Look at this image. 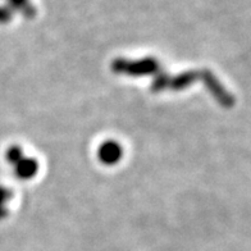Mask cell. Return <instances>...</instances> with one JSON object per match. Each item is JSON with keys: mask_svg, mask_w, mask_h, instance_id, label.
I'll return each instance as SVG.
<instances>
[{"mask_svg": "<svg viewBox=\"0 0 251 251\" xmlns=\"http://www.w3.org/2000/svg\"><path fill=\"white\" fill-rule=\"evenodd\" d=\"M26 1L27 0H9V3L12 4V5H14V7H21V5H24Z\"/></svg>", "mask_w": 251, "mask_h": 251, "instance_id": "cell-1", "label": "cell"}, {"mask_svg": "<svg viewBox=\"0 0 251 251\" xmlns=\"http://www.w3.org/2000/svg\"><path fill=\"white\" fill-rule=\"evenodd\" d=\"M9 17V13H8L7 9H4V8H0V20H5Z\"/></svg>", "mask_w": 251, "mask_h": 251, "instance_id": "cell-2", "label": "cell"}]
</instances>
